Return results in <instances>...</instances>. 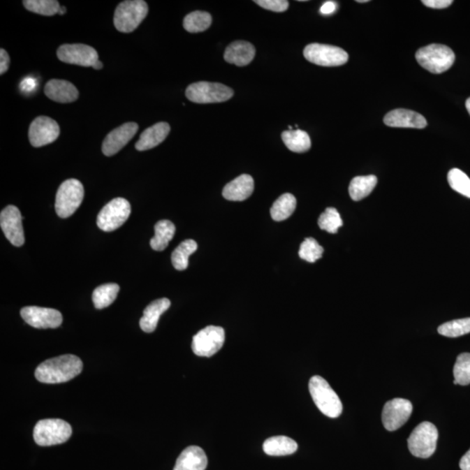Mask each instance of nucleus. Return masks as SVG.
<instances>
[{
	"instance_id": "46",
	"label": "nucleus",
	"mask_w": 470,
	"mask_h": 470,
	"mask_svg": "<svg viewBox=\"0 0 470 470\" xmlns=\"http://www.w3.org/2000/svg\"><path fill=\"white\" fill-rule=\"evenodd\" d=\"M66 13V8L65 6H60L59 10V14L60 15H63V14H65Z\"/></svg>"
},
{
	"instance_id": "34",
	"label": "nucleus",
	"mask_w": 470,
	"mask_h": 470,
	"mask_svg": "<svg viewBox=\"0 0 470 470\" xmlns=\"http://www.w3.org/2000/svg\"><path fill=\"white\" fill-rule=\"evenodd\" d=\"M24 6L31 13L44 16H52L59 13L60 5L56 0H26Z\"/></svg>"
},
{
	"instance_id": "19",
	"label": "nucleus",
	"mask_w": 470,
	"mask_h": 470,
	"mask_svg": "<svg viewBox=\"0 0 470 470\" xmlns=\"http://www.w3.org/2000/svg\"><path fill=\"white\" fill-rule=\"evenodd\" d=\"M45 94L50 100L59 103H71L79 98V91L69 81L49 80L45 87Z\"/></svg>"
},
{
	"instance_id": "47",
	"label": "nucleus",
	"mask_w": 470,
	"mask_h": 470,
	"mask_svg": "<svg viewBox=\"0 0 470 470\" xmlns=\"http://www.w3.org/2000/svg\"><path fill=\"white\" fill-rule=\"evenodd\" d=\"M466 108H467V110L470 115V98H469L467 101H466Z\"/></svg>"
},
{
	"instance_id": "20",
	"label": "nucleus",
	"mask_w": 470,
	"mask_h": 470,
	"mask_svg": "<svg viewBox=\"0 0 470 470\" xmlns=\"http://www.w3.org/2000/svg\"><path fill=\"white\" fill-rule=\"evenodd\" d=\"M254 189V182L252 176L242 175L225 186L222 196L228 200L243 201L252 196Z\"/></svg>"
},
{
	"instance_id": "9",
	"label": "nucleus",
	"mask_w": 470,
	"mask_h": 470,
	"mask_svg": "<svg viewBox=\"0 0 470 470\" xmlns=\"http://www.w3.org/2000/svg\"><path fill=\"white\" fill-rule=\"evenodd\" d=\"M131 214V205L124 198H116L102 208L97 217L98 227L105 232L116 230L125 223Z\"/></svg>"
},
{
	"instance_id": "21",
	"label": "nucleus",
	"mask_w": 470,
	"mask_h": 470,
	"mask_svg": "<svg viewBox=\"0 0 470 470\" xmlns=\"http://www.w3.org/2000/svg\"><path fill=\"white\" fill-rule=\"evenodd\" d=\"M170 126L167 122H159L153 126L148 127L140 137L135 144L138 151H147L159 146L163 142L170 133Z\"/></svg>"
},
{
	"instance_id": "39",
	"label": "nucleus",
	"mask_w": 470,
	"mask_h": 470,
	"mask_svg": "<svg viewBox=\"0 0 470 470\" xmlns=\"http://www.w3.org/2000/svg\"><path fill=\"white\" fill-rule=\"evenodd\" d=\"M264 9L275 13H284L287 10L289 3L287 0H256L254 1Z\"/></svg>"
},
{
	"instance_id": "23",
	"label": "nucleus",
	"mask_w": 470,
	"mask_h": 470,
	"mask_svg": "<svg viewBox=\"0 0 470 470\" xmlns=\"http://www.w3.org/2000/svg\"><path fill=\"white\" fill-rule=\"evenodd\" d=\"M256 56V48L249 42L235 41L226 49L224 59L237 66L249 65Z\"/></svg>"
},
{
	"instance_id": "25",
	"label": "nucleus",
	"mask_w": 470,
	"mask_h": 470,
	"mask_svg": "<svg viewBox=\"0 0 470 470\" xmlns=\"http://www.w3.org/2000/svg\"><path fill=\"white\" fill-rule=\"evenodd\" d=\"M298 450L296 441L288 436H278L268 438L263 444L265 453L271 457H284L294 454Z\"/></svg>"
},
{
	"instance_id": "42",
	"label": "nucleus",
	"mask_w": 470,
	"mask_h": 470,
	"mask_svg": "<svg viewBox=\"0 0 470 470\" xmlns=\"http://www.w3.org/2000/svg\"><path fill=\"white\" fill-rule=\"evenodd\" d=\"M338 8L337 3L334 1H327L321 6L320 9V13L323 15H331V14L337 12Z\"/></svg>"
},
{
	"instance_id": "44",
	"label": "nucleus",
	"mask_w": 470,
	"mask_h": 470,
	"mask_svg": "<svg viewBox=\"0 0 470 470\" xmlns=\"http://www.w3.org/2000/svg\"><path fill=\"white\" fill-rule=\"evenodd\" d=\"M460 468L462 470H470V450L462 457Z\"/></svg>"
},
{
	"instance_id": "45",
	"label": "nucleus",
	"mask_w": 470,
	"mask_h": 470,
	"mask_svg": "<svg viewBox=\"0 0 470 470\" xmlns=\"http://www.w3.org/2000/svg\"><path fill=\"white\" fill-rule=\"evenodd\" d=\"M102 67H103V64H102L100 60H98V61L93 66V68L96 70L102 69Z\"/></svg>"
},
{
	"instance_id": "29",
	"label": "nucleus",
	"mask_w": 470,
	"mask_h": 470,
	"mask_svg": "<svg viewBox=\"0 0 470 470\" xmlns=\"http://www.w3.org/2000/svg\"><path fill=\"white\" fill-rule=\"evenodd\" d=\"M296 199L291 193L282 194L274 201L271 207V217L274 221H282L287 220L294 213L296 208Z\"/></svg>"
},
{
	"instance_id": "2",
	"label": "nucleus",
	"mask_w": 470,
	"mask_h": 470,
	"mask_svg": "<svg viewBox=\"0 0 470 470\" xmlns=\"http://www.w3.org/2000/svg\"><path fill=\"white\" fill-rule=\"evenodd\" d=\"M309 392L314 404L323 415L330 418H337L342 413V404L338 395L328 381L320 376L311 378Z\"/></svg>"
},
{
	"instance_id": "14",
	"label": "nucleus",
	"mask_w": 470,
	"mask_h": 470,
	"mask_svg": "<svg viewBox=\"0 0 470 470\" xmlns=\"http://www.w3.org/2000/svg\"><path fill=\"white\" fill-rule=\"evenodd\" d=\"M58 58L62 62L81 66H91L98 60L94 48L84 44H66L58 49Z\"/></svg>"
},
{
	"instance_id": "40",
	"label": "nucleus",
	"mask_w": 470,
	"mask_h": 470,
	"mask_svg": "<svg viewBox=\"0 0 470 470\" xmlns=\"http://www.w3.org/2000/svg\"><path fill=\"white\" fill-rule=\"evenodd\" d=\"M424 6L434 9H444L450 6L453 1L452 0H423L422 1Z\"/></svg>"
},
{
	"instance_id": "18",
	"label": "nucleus",
	"mask_w": 470,
	"mask_h": 470,
	"mask_svg": "<svg viewBox=\"0 0 470 470\" xmlns=\"http://www.w3.org/2000/svg\"><path fill=\"white\" fill-rule=\"evenodd\" d=\"M385 125L404 128L423 129L427 126V120L418 112L407 109H395L384 117Z\"/></svg>"
},
{
	"instance_id": "48",
	"label": "nucleus",
	"mask_w": 470,
	"mask_h": 470,
	"mask_svg": "<svg viewBox=\"0 0 470 470\" xmlns=\"http://www.w3.org/2000/svg\"><path fill=\"white\" fill-rule=\"evenodd\" d=\"M357 2H358V3H367V2H369V0H358V1H357Z\"/></svg>"
},
{
	"instance_id": "7",
	"label": "nucleus",
	"mask_w": 470,
	"mask_h": 470,
	"mask_svg": "<svg viewBox=\"0 0 470 470\" xmlns=\"http://www.w3.org/2000/svg\"><path fill=\"white\" fill-rule=\"evenodd\" d=\"M186 96L194 103H221L230 100L234 91L223 84L200 81L186 88Z\"/></svg>"
},
{
	"instance_id": "3",
	"label": "nucleus",
	"mask_w": 470,
	"mask_h": 470,
	"mask_svg": "<svg viewBox=\"0 0 470 470\" xmlns=\"http://www.w3.org/2000/svg\"><path fill=\"white\" fill-rule=\"evenodd\" d=\"M416 59L420 66L429 72L443 73L450 68L455 62L454 52L447 45L432 44L419 49Z\"/></svg>"
},
{
	"instance_id": "15",
	"label": "nucleus",
	"mask_w": 470,
	"mask_h": 470,
	"mask_svg": "<svg viewBox=\"0 0 470 470\" xmlns=\"http://www.w3.org/2000/svg\"><path fill=\"white\" fill-rule=\"evenodd\" d=\"M60 129L54 119L41 116L31 122L29 129V140L34 147H44L54 142L59 136Z\"/></svg>"
},
{
	"instance_id": "8",
	"label": "nucleus",
	"mask_w": 470,
	"mask_h": 470,
	"mask_svg": "<svg viewBox=\"0 0 470 470\" xmlns=\"http://www.w3.org/2000/svg\"><path fill=\"white\" fill-rule=\"evenodd\" d=\"M438 436L439 434L433 423H420L409 437V450L416 457L429 458L436 450Z\"/></svg>"
},
{
	"instance_id": "22",
	"label": "nucleus",
	"mask_w": 470,
	"mask_h": 470,
	"mask_svg": "<svg viewBox=\"0 0 470 470\" xmlns=\"http://www.w3.org/2000/svg\"><path fill=\"white\" fill-rule=\"evenodd\" d=\"M207 467V457L203 448L187 447L177 459L174 470H205Z\"/></svg>"
},
{
	"instance_id": "31",
	"label": "nucleus",
	"mask_w": 470,
	"mask_h": 470,
	"mask_svg": "<svg viewBox=\"0 0 470 470\" xmlns=\"http://www.w3.org/2000/svg\"><path fill=\"white\" fill-rule=\"evenodd\" d=\"M119 286L108 284L100 286L94 289L93 302L97 309H103L111 305L117 298Z\"/></svg>"
},
{
	"instance_id": "5",
	"label": "nucleus",
	"mask_w": 470,
	"mask_h": 470,
	"mask_svg": "<svg viewBox=\"0 0 470 470\" xmlns=\"http://www.w3.org/2000/svg\"><path fill=\"white\" fill-rule=\"evenodd\" d=\"M147 3L143 0H127L119 3L115 13V26L122 33H132L147 17Z\"/></svg>"
},
{
	"instance_id": "16",
	"label": "nucleus",
	"mask_w": 470,
	"mask_h": 470,
	"mask_svg": "<svg viewBox=\"0 0 470 470\" xmlns=\"http://www.w3.org/2000/svg\"><path fill=\"white\" fill-rule=\"evenodd\" d=\"M22 220L19 208L12 205L3 210L0 214V226L3 234L15 247L23 246L24 243Z\"/></svg>"
},
{
	"instance_id": "36",
	"label": "nucleus",
	"mask_w": 470,
	"mask_h": 470,
	"mask_svg": "<svg viewBox=\"0 0 470 470\" xmlns=\"http://www.w3.org/2000/svg\"><path fill=\"white\" fill-rule=\"evenodd\" d=\"M342 224L344 223H342L341 215L334 207L327 208L318 220L320 228L330 234H337Z\"/></svg>"
},
{
	"instance_id": "37",
	"label": "nucleus",
	"mask_w": 470,
	"mask_h": 470,
	"mask_svg": "<svg viewBox=\"0 0 470 470\" xmlns=\"http://www.w3.org/2000/svg\"><path fill=\"white\" fill-rule=\"evenodd\" d=\"M448 182L452 189L470 199V179L460 169H451L448 172Z\"/></svg>"
},
{
	"instance_id": "4",
	"label": "nucleus",
	"mask_w": 470,
	"mask_h": 470,
	"mask_svg": "<svg viewBox=\"0 0 470 470\" xmlns=\"http://www.w3.org/2000/svg\"><path fill=\"white\" fill-rule=\"evenodd\" d=\"M72 427L65 420L45 419L40 420L35 425L34 439L38 446H54L66 443L72 436Z\"/></svg>"
},
{
	"instance_id": "13",
	"label": "nucleus",
	"mask_w": 470,
	"mask_h": 470,
	"mask_svg": "<svg viewBox=\"0 0 470 470\" xmlns=\"http://www.w3.org/2000/svg\"><path fill=\"white\" fill-rule=\"evenodd\" d=\"M20 316L27 324L35 328H56L63 321L59 311L47 307H26L21 309Z\"/></svg>"
},
{
	"instance_id": "38",
	"label": "nucleus",
	"mask_w": 470,
	"mask_h": 470,
	"mask_svg": "<svg viewBox=\"0 0 470 470\" xmlns=\"http://www.w3.org/2000/svg\"><path fill=\"white\" fill-rule=\"evenodd\" d=\"M323 247L314 238H307L300 245L299 256L300 259L314 263L323 257Z\"/></svg>"
},
{
	"instance_id": "35",
	"label": "nucleus",
	"mask_w": 470,
	"mask_h": 470,
	"mask_svg": "<svg viewBox=\"0 0 470 470\" xmlns=\"http://www.w3.org/2000/svg\"><path fill=\"white\" fill-rule=\"evenodd\" d=\"M455 384H470V353H462L457 356V362L454 366Z\"/></svg>"
},
{
	"instance_id": "1",
	"label": "nucleus",
	"mask_w": 470,
	"mask_h": 470,
	"mask_svg": "<svg viewBox=\"0 0 470 470\" xmlns=\"http://www.w3.org/2000/svg\"><path fill=\"white\" fill-rule=\"evenodd\" d=\"M82 369V360L79 357L64 355L42 362L35 371V377L42 383H63L79 376Z\"/></svg>"
},
{
	"instance_id": "17",
	"label": "nucleus",
	"mask_w": 470,
	"mask_h": 470,
	"mask_svg": "<svg viewBox=\"0 0 470 470\" xmlns=\"http://www.w3.org/2000/svg\"><path fill=\"white\" fill-rule=\"evenodd\" d=\"M138 128L139 126L136 123L128 122L112 130L102 145V152L105 156L110 157L119 153L135 135Z\"/></svg>"
},
{
	"instance_id": "28",
	"label": "nucleus",
	"mask_w": 470,
	"mask_h": 470,
	"mask_svg": "<svg viewBox=\"0 0 470 470\" xmlns=\"http://www.w3.org/2000/svg\"><path fill=\"white\" fill-rule=\"evenodd\" d=\"M376 184L377 178L374 175L355 177L349 185V196L353 200H362L372 193Z\"/></svg>"
},
{
	"instance_id": "24",
	"label": "nucleus",
	"mask_w": 470,
	"mask_h": 470,
	"mask_svg": "<svg viewBox=\"0 0 470 470\" xmlns=\"http://www.w3.org/2000/svg\"><path fill=\"white\" fill-rule=\"evenodd\" d=\"M171 306V302L167 298H161L149 304L144 310L143 317L140 321L141 330L146 333H153L156 330L159 320Z\"/></svg>"
},
{
	"instance_id": "10",
	"label": "nucleus",
	"mask_w": 470,
	"mask_h": 470,
	"mask_svg": "<svg viewBox=\"0 0 470 470\" xmlns=\"http://www.w3.org/2000/svg\"><path fill=\"white\" fill-rule=\"evenodd\" d=\"M309 62L321 66H339L348 62V52L338 47L323 44L307 45L303 52Z\"/></svg>"
},
{
	"instance_id": "30",
	"label": "nucleus",
	"mask_w": 470,
	"mask_h": 470,
	"mask_svg": "<svg viewBox=\"0 0 470 470\" xmlns=\"http://www.w3.org/2000/svg\"><path fill=\"white\" fill-rule=\"evenodd\" d=\"M198 245L193 240H184L172 254V263L175 270H186L189 267V256L196 252Z\"/></svg>"
},
{
	"instance_id": "32",
	"label": "nucleus",
	"mask_w": 470,
	"mask_h": 470,
	"mask_svg": "<svg viewBox=\"0 0 470 470\" xmlns=\"http://www.w3.org/2000/svg\"><path fill=\"white\" fill-rule=\"evenodd\" d=\"M212 24V16L207 12L196 10L185 17L183 27L189 33L196 34L206 31Z\"/></svg>"
},
{
	"instance_id": "41",
	"label": "nucleus",
	"mask_w": 470,
	"mask_h": 470,
	"mask_svg": "<svg viewBox=\"0 0 470 470\" xmlns=\"http://www.w3.org/2000/svg\"><path fill=\"white\" fill-rule=\"evenodd\" d=\"M10 66V57L6 50L2 48L0 50V74H3L8 70Z\"/></svg>"
},
{
	"instance_id": "6",
	"label": "nucleus",
	"mask_w": 470,
	"mask_h": 470,
	"mask_svg": "<svg viewBox=\"0 0 470 470\" xmlns=\"http://www.w3.org/2000/svg\"><path fill=\"white\" fill-rule=\"evenodd\" d=\"M84 187L80 180L70 179L64 182L58 189L55 210L58 216L68 218L75 213L84 199Z\"/></svg>"
},
{
	"instance_id": "12",
	"label": "nucleus",
	"mask_w": 470,
	"mask_h": 470,
	"mask_svg": "<svg viewBox=\"0 0 470 470\" xmlns=\"http://www.w3.org/2000/svg\"><path fill=\"white\" fill-rule=\"evenodd\" d=\"M413 411L411 401L404 398H395L385 404L381 420L385 429L395 431L400 429L408 422Z\"/></svg>"
},
{
	"instance_id": "43",
	"label": "nucleus",
	"mask_w": 470,
	"mask_h": 470,
	"mask_svg": "<svg viewBox=\"0 0 470 470\" xmlns=\"http://www.w3.org/2000/svg\"><path fill=\"white\" fill-rule=\"evenodd\" d=\"M37 83L36 81L34 79H26L22 81V83L20 85L21 89L24 93H30L36 88Z\"/></svg>"
},
{
	"instance_id": "27",
	"label": "nucleus",
	"mask_w": 470,
	"mask_h": 470,
	"mask_svg": "<svg viewBox=\"0 0 470 470\" xmlns=\"http://www.w3.org/2000/svg\"><path fill=\"white\" fill-rule=\"evenodd\" d=\"M286 147L295 153H306L311 148V140L309 134L305 131L296 129L288 130L281 134Z\"/></svg>"
},
{
	"instance_id": "26",
	"label": "nucleus",
	"mask_w": 470,
	"mask_h": 470,
	"mask_svg": "<svg viewBox=\"0 0 470 470\" xmlns=\"http://www.w3.org/2000/svg\"><path fill=\"white\" fill-rule=\"evenodd\" d=\"M154 230L155 235L150 240L152 249L155 251H163L167 249L169 242L174 238L175 226L170 221L162 220L155 225Z\"/></svg>"
},
{
	"instance_id": "11",
	"label": "nucleus",
	"mask_w": 470,
	"mask_h": 470,
	"mask_svg": "<svg viewBox=\"0 0 470 470\" xmlns=\"http://www.w3.org/2000/svg\"><path fill=\"white\" fill-rule=\"evenodd\" d=\"M225 342V331L217 326H208L194 335L192 349L198 356L211 357L220 351Z\"/></svg>"
},
{
	"instance_id": "33",
	"label": "nucleus",
	"mask_w": 470,
	"mask_h": 470,
	"mask_svg": "<svg viewBox=\"0 0 470 470\" xmlns=\"http://www.w3.org/2000/svg\"><path fill=\"white\" fill-rule=\"evenodd\" d=\"M438 333L443 337L455 338L470 333V318L454 320L441 325Z\"/></svg>"
}]
</instances>
